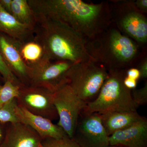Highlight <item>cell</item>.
Returning <instances> with one entry per match:
<instances>
[{"mask_svg":"<svg viewBox=\"0 0 147 147\" xmlns=\"http://www.w3.org/2000/svg\"><path fill=\"white\" fill-rule=\"evenodd\" d=\"M86 50L90 59L108 71L125 70L139 54V45L123 34L113 23L94 39L87 40Z\"/></svg>","mask_w":147,"mask_h":147,"instance_id":"cell-3","label":"cell"},{"mask_svg":"<svg viewBox=\"0 0 147 147\" xmlns=\"http://www.w3.org/2000/svg\"><path fill=\"white\" fill-rule=\"evenodd\" d=\"M108 75L97 97L86 104L83 112L98 114L113 112H135L139 108L134 102L131 90L125 87V70H108Z\"/></svg>","mask_w":147,"mask_h":147,"instance_id":"cell-4","label":"cell"},{"mask_svg":"<svg viewBox=\"0 0 147 147\" xmlns=\"http://www.w3.org/2000/svg\"><path fill=\"white\" fill-rule=\"evenodd\" d=\"M34 28L22 24L0 5V32L24 41L30 37Z\"/></svg>","mask_w":147,"mask_h":147,"instance_id":"cell-17","label":"cell"},{"mask_svg":"<svg viewBox=\"0 0 147 147\" xmlns=\"http://www.w3.org/2000/svg\"><path fill=\"white\" fill-rule=\"evenodd\" d=\"M18 45L21 57L30 69L36 68L51 61L47 56L43 45L36 37L24 41L18 40Z\"/></svg>","mask_w":147,"mask_h":147,"instance_id":"cell-15","label":"cell"},{"mask_svg":"<svg viewBox=\"0 0 147 147\" xmlns=\"http://www.w3.org/2000/svg\"><path fill=\"white\" fill-rule=\"evenodd\" d=\"M98 114L109 137L116 131L131 126L143 117L137 111L109 112Z\"/></svg>","mask_w":147,"mask_h":147,"instance_id":"cell-16","label":"cell"},{"mask_svg":"<svg viewBox=\"0 0 147 147\" xmlns=\"http://www.w3.org/2000/svg\"><path fill=\"white\" fill-rule=\"evenodd\" d=\"M110 146L122 147H147V120L142 119L131 126L109 137Z\"/></svg>","mask_w":147,"mask_h":147,"instance_id":"cell-14","label":"cell"},{"mask_svg":"<svg viewBox=\"0 0 147 147\" xmlns=\"http://www.w3.org/2000/svg\"><path fill=\"white\" fill-rule=\"evenodd\" d=\"M21 87L9 81H6L0 85V106L16 99Z\"/></svg>","mask_w":147,"mask_h":147,"instance_id":"cell-19","label":"cell"},{"mask_svg":"<svg viewBox=\"0 0 147 147\" xmlns=\"http://www.w3.org/2000/svg\"><path fill=\"white\" fill-rule=\"evenodd\" d=\"M5 134V133H3L2 129L0 127V145L2 142L3 139L4 137Z\"/></svg>","mask_w":147,"mask_h":147,"instance_id":"cell-29","label":"cell"},{"mask_svg":"<svg viewBox=\"0 0 147 147\" xmlns=\"http://www.w3.org/2000/svg\"><path fill=\"white\" fill-rule=\"evenodd\" d=\"M40 147H80L73 139L68 136L61 138H48L42 140Z\"/></svg>","mask_w":147,"mask_h":147,"instance_id":"cell-21","label":"cell"},{"mask_svg":"<svg viewBox=\"0 0 147 147\" xmlns=\"http://www.w3.org/2000/svg\"><path fill=\"white\" fill-rule=\"evenodd\" d=\"M15 114L18 122L31 127L42 140L48 138H61L67 136L63 129L52 121L32 114L17 105Z\"/></svg>","mask_w":147,"mask_h":147,"instance_id":"cell-12","label":"cell"},{"mask_svg":"<svg viewBox=\"0 0 147 147\" xmlns=\"http://www.w3.org/2000/svg\"><path fill=\"white\" fill-rule=\"evenodd\" d=\"M16 99L0 106V122L1 123H13L18 122L15 114L17 106Z\"/></svg>","mask_w":147,"mask_h":147,"instance_id":"cell-20","label":"cell"},{"mask_svg":"<svg viewBox=\"0 0 147 147\" xmlns=\"http://www.w3.org/2000/svg\"><path fill=\"white\" fill-rule=\"evenodd\" d=\"M126 76L137 81L140 78V71L138 68H130L126 70Z\"/></svg>","mask_w":147,"mask_h":147,"instance_id":"cell-25","label":"cell"},{"mask_svg":"<svg viewBox=\"0 0 147 147\" xmlns=\"http://www.w3.org/2000/svg\"><path fill=\"white\" fill-rule=\"evenodd\" d=\"M74 63L69 61H49L30 69L28 85L41 87L54 93L67 84V71Z\"/></svg>","mask_w":147,"mask_h":147,"instance_id":"cell-9","label":"cell"},{"mask_svg":"<svg viewBox=\"0 0 147 147\" xmlns=\"http://www.w3.org/2000/svg\"><path fill=\"white\" fill-rule=\"evenodd\" d=\"M110 5L112 23L123 34L137 44L147 42V19L134 1H113Z\"/></svg>","mask_w":147,"mask_h":147,"instance_id":"cell-6","label":"cell"},{"mask_svg":"<svg viewBox=\"0 0 147 147\" xmlns=\"http://www.w3.org/2000/svg\"><path fill=\"white\" fill-rule=\"evenodd\" d=\"M139 69L140 73V78L146 79L147 78V58L142 60L139 65Z\"/></svg>","mask_w":147,"mask_h":147,"instance_id":"cell-24","label":"cell"},{"mask_svg":"<svg viewBox=\"0 0 147 147\" xmlns=\"http://www.w3.org/2000/svg\"><path fill=\"white\" fill-rule=\"evenodd\" d=\"M0 74L4 82L9 81L19 86H23L7 65L0 53Z\"/></svg>","mask_w":147,"mask_h":147,"instance_id":"cell-22","label":"cell"},{"mask_svg":"<svg viewBox=\"0 0 147 147\" xmlns=\"http://www.w3.org/2000/svg\"><path fill=\"white\" fill-rule=\"evenodd\" d=\"M42 141L31 127L18 122L9 124L0 147H40Z\"/></svg>","mask_w":147,"mask_h":147,"instance_id":"cell-13","label":"cell"},{"mask_svg":"<svg viewBox=\"0 0 147 147\" xmlns=\"http://www.w3.org/2000/svg\"><path fill=\"white\" fill-rule=\"evenodd\" d=\"M1 79H3H3L2 77L1 76V74H0V81H1Z\"/></svg>","mask_w":147,"mask_h":147,"instance_id":"cell-31","label":"cell"},{"mask_svg":"<svg viewBox=\"0 0 147 147\" xmlns=\"http://www.w3.org/2000/svg\"><path fill=\"white\" fill-rule=\"evenodd\" d=\"M108 75L103 66L90 59L74 64L67 71V85L86 104L99 93Z\"/></svg>","mask_w":147,"mask_h":147,"instance_id":"cell-5","label":"cell"},{"mask_svg":"<svg viewBox=\"0 0 147 147\" xmlns=\"http://www.w3.org/2000/svg\"><path fill=\"white\" fill-rule=\"evenodd\" d=\"M36 18H49L65 24L84 37L92 40L112 24L107 2L87 3L81 0H28Z\"/></svg>","mask_w":147,"mask_h":147,"instance_id":"cell-1","label":"cell"},{"mask_svg":"<svg viewBox=\"0 0 147 147\" xmlns=\"http://www.w3.org/2000/svg\"><path fill=\"white\" fill-rule=\"evenodd\" d=\"M12 0H0V5L3 8L11 14V6Z\"/></svg>","mask_w":147,"mask_h":147,"instance_id":"cell-28","label":"cell"},{"mask_svg":"<svg viewBox=\"0 0 147 147\" xmlns=\"http://www.w3.org/2000/svg\"><path fill=\"white\" fill-rule=\"evenodd\" d=\"M39 31L36 37L45 48L52 61H66L74 63L90 59L86 40L65 24L56 20L36 18Z\"/></svg>","mask_w":147,"mask_h":147,"instance_id":"cell-2","label":"cell"},{"mask_svg":"<svg viewBox=\"0 0 147 147\" xmlns=\"http://www.w3.org/2000/svg\"><path fill=\"white\" fill-rule=\"evenodd\" d=\"M124 86L128 89L132 90L136 89L137 86V81L125 76L123 80Z\"/></svg>","mask_w":147,"mask_h":147,"instance_id":"cell-27","label":"cell"},{"mask_svg":"<svg viewBox=\"0 0 147 147\" xmlns=\"http://www.w3.org/2000/svg\"><path fill=\"white\" fill-rule=\"evenodd\" d=\"M134 5L137 9L143 13L146 14L147 12V0H137L134 1Z\"/></svg>","mask_w":147,"mask_h":147,"instance_id":"cell-26","label":"cell"},{"mask_svg":"<svg viewBox=\"0 0 147 147\" xmlns=\"http://www.w3.org/2000/svg\"><path fill=\"white\" fill-rule=\"evenodd\" d=\"M131 94L134 102L139 107L147 103V83L142 88L131 90Z\"/></svg>","mask_w":147,"mask_h":147,"instance_id":"cell-23","label":"cell"},{"mask_svg":"<svg viewBox=\"0 0 147 147\" xmlns=\"http://www.w3.org/2000/svg\"><path fill=\"white\" fill-rule=\"evenodd\" d=\"M80 147H108L109 136L99 114L82 112L72 138Z\"/></svg>","mask_w":147,"mask_h":147,"instance_id":"cell-10","label":"cell"},{"mask_svg":"<svg viewBox=\"0 0 147 147\" xmlns=\"http://www.w3.org/2000/svg\"><path fill=\"white\" fill-rule=\"evenodd\" d=\"M11 14L22 24L34 28L36 19L27 0H12Z\"/></svg>","mask_w":147,"mask_h":147,"instance_id":"cell-18","label":"cell"},{"mask_svg":"<svg viewBox=\"0 0 147 147\" xmlns=\"http://www.w3.org/2000/svg\"><path fill=\"white\" fill-rule=\"evenodd\" d=\"M53 102L59 117L58 125L72 139L79 116L86 103L76 95L67 84L53 93Z\"/></svg>","mask_w":147,"mask_h":147,"instance_id":"cell-7","label":"cell"},{"mask_svg":"<svg viewBox=\"0 0 147 147\" xmlns=\"http://www.w3.org/2000/svg\"><path fill=\"white\" fill-rule=\"evenodd\" d=\"M17 104L27 111L53 121L58 115L54 102L53 93L41 87L23 85L16 98Z\"/></svg>","mask_w":147,"mask_h":147,"instance_id":"cell-8","label":"cell"},{"mask_svg":"<svg viewBox=\"0 0 147 147\" xmlns=\"http://www.w3.org/2000/svg\"><path fill=\"white\" fill-rule=\"evenodd\" d=\"M0 53L16 78L23 85L28 86L30 69L21 57L18 50V40L0 32Z\"/></svg>","mask_w":147,"mask_h":147,"instance_id":"cell-11","label":"cell"},{"mask_svg":"<svg viewBox=\"0 0 147 147\" xmlns=\"http://www.w3.org/2000/svg\"><path fill=\"white\" fill-rule=\"evenodd\" d=\"M108 147H122L121 146H108Z\"/></svg>","mask_w":147,"mask_h":147,"instance_id":"cell-30","label":"cell"}]
</instances>
